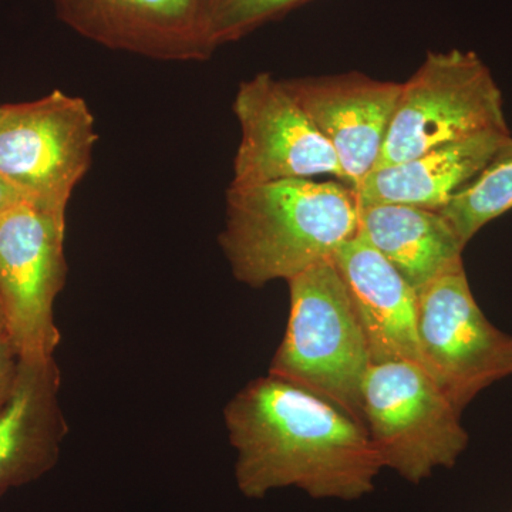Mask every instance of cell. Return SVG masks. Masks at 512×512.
<instances>
[{"label": "cell", "mask_w": 512, "mask_h": 512, "mask_svg": "<svg viewBox=\"0 0 512 512\" xmlns=\"http://www.w3.org/2000/svg\"><path fill=\"white\" fill-rule=\"evenodd\" d=\"M512 208V138L480 174L440 208L467 245L488 222Z\"/></svg>", "instance_id": "2e32d148"}, {"label": "cell", "mask_w": 512, "mask_h": 512, "mask_svg": "<svg viewBox=\"0 0 512 512\" xmlns=\"http://www.w3.org/2000/svg\"><path fill=\"white\" fill-rule=\"evenodd\" d=\"M224 420L239 491L254 500L296 487L316 500L355 501L384 468L365 424L271 373L239 390Z\"/></svg>", "instance_id": "6da1fadb"}, {"label": "cell", "mask_w": 512, "mask_h": 512, "mask_svg": "<svg viewBox=\"0 0 512 512\" xmlns=\"http://www.w3.org/2000/svg\"><path fill=\"white\" fill-rule=\"evenodd\" d=\"M357 228L349 184L291 178L229 185L220 245L235 279L261 288L332 261Z\"/></svg>", "instance_id": "7a4b0ae2"}, {"label": "cell", "mask_w": 512, "mask_h": 512, "mask_svg": "<svg viewBox=\"0 0 512 512\" xmlns=\"http://www.w3.org/2000/svg\"><path fill=\"white\" fill-rule=\"evenodd\" d=\"M96 143V121L82 97L53 90L42 99L3 104L0 175L30 204L66 217Z\"/></svg>", "instance_id": "8992f818"}, {"label": "cell", "mask_w": 512, "mask_h": 512, "mask_svg": "<svg viewBox=\"0 0 512 512\" xmlns=\"http://www.w3.org/2000/svg\"><path fill=\"white\" fill-rule=\"evenodd\" d=\"M2 113H3V106H0V117H2Z\"/></svg>", "instance_id": "44dd1931"}, {"label": "cell", "mask_w": 512, "mask_h": 512, "mask_svg": "<svg viewBox=\"0 0 512 512\" xmlns=\"http://www.w3.org/2000/svg\"><path fill=\"white\" fill-rule=\"evenodd\" d=\"M0 333H2V335L8 336V330H6L5 316H3L2 305H0Z\"/></svg>", "instance_id": "ffe728a7"}, {"label": "cell", "mask_w": 512, "mask_h": 512, "mask_svg": "<svg viewBox=\"0 0 512 512\" xmlns=\"http://www.w3.org/2000/svg\"><path fill=\"white\" fill-rule=\"evenodd\" d=\"M79 35L131 55L163 62H202L214 53L205 36L202 0H53Z\"/></svg>", "instance_id": "30bf717a"}, {"label": "cell", "mask_w": 512, "mask_h": 512, "mask_svg": "<svg viewBox=\"0 0 512 512\" xmlns=\"http://www.w3.org/2000/svg\"><path fill=\"white\" fill-rule=\"evenodd\" d=\"M20 359L8 336L0 333V410L9 402L16 379H18Z\"/></svg>", "instance_id": "ac0fdd59"}, {"label": "cell", "mask_w": 512, "mask_h": 512, "mask_svg": "<svg viewBox=\"0 0 512 512\" xmlns=\"http://www.w3.org/2000/svg\"><path fill=\"white\" fill-rule=\"evenodd\" d=\"M357 232L416 292L464 266L466 245L439 211L412 205H367L359 208Z\"/></svg>", "instance_id": "9a60e30c"}, {"label": "cell", "mask_w": 512, "mask_h": 512, "mask_svg": "<svg viewBox=\"0 0 512 512\" xmlns=\"http://www.w3.org/2000/svg\"><path fill=\"white\" fill-rule=\"evenodd\" d=\"M284 83L332 146L346 183L355 190L375 168L402 83L357 72Z\"/></svg>", "instance_id": "8fae6325"}, {"label": "cell", "mask_w": 512, "mask_h": 512, "mask_svg": "<svg viewBox=\"0 0 512 512\" xmlns=\"http://www.w3.org/2000/svg\"><path fill=\"white\" fill-rule=\"evenodd\" d=\"M66 217L20 202L0 214V305L20 360L53 359L55 303L67 278Z\"/></svg>", "instance_id": "52a82bcc"}, {"label": "cell", "mask_w": 512, "mask_h": 512, "mask_svg": "<svg viewBox=\"0 0 512 512\" xmlns=\"http://www.w3.org/2000/svg\"><path fill=\"white\" fill-rule=\"evenodd\" d=\"M485 131H510L503 93L490 69L474 52L429 53L402 83L373 171Z\"/></svg>", "instance_id": "277c9868"}, {"label": "cell", "mask_w": 512, "mask_h": 512, "mask_svg": "<svg viewBox=\"0 0 512 512\" xmlns=\"http://www.w3.org/2000/svg\"><path fill=\"white\" fill-rule=\"evenodd\" d=\"M308 2L311 0H202L205 36L215 52Z\"/></svg>", "instance_id": "e0dca14e"}, {"label": "cell", "mask_w": 512, "mask_h": 512, "mask_svg": "<svg viewBox=\"0 0 512 512\" xmlns=\"http://www.w3.org/2000/svg\"><path fill=\"white\" fill-rule=\"evenodd\" d=\"M59 393L55 357L20 360L15 390L0 410V497L39 480L59 461L69 433Z\"/></svg>", "instance_id": "4fadbf2b"}, {"label": "cell", "mask_w": 512, "mask_h": 512, "mask_svg": "<svg viewBox=\"0 0 512 512\" xmlns=\"http://www.w3.org/2000/svg\"><path fill=\"white\" fill-rule=\"evenodd\" d=\"M511 138L510 131H485L433 148L413 160L372 171L355 188L357 208L400 204L439 211L494 160Z\"/></svg>", "instance_id": "5bb4252c"}, {"label": "cell", "mask_w": 512, "mask_h": 512, "mask_svg": "<svg viewBox=\"0 0 512 512\" xmlns=\"http://www.w3.org/2000/svg\"><path fill=\"white\" fill-rule=\"evenodd\" d=\"M23 201L26 200L19 194V191L16 190L15 187H12V185L0 175V214H3V212L10 210V208L15 207V205Z\"/></svg>", "instance_id": "d6986e66"}, {"label": "cell", "mask_w": 512, "mask_h": 512, "mask_svg": "<svg viewBox=\"0 0 512 512\" xmlns=\"http://www.w3.org/2000/svg\"><path fill=\"white\" fill-rule=\"evenodd\" d=\"M241 141L231 185L332 175L346 183L335 151L284 80L256 74L239 84L234 106Z\"/></svg>", "instance_id": "9c48e42d"}, {"label": "cell", "mask_w": 512, "mask_h": 512, "mask_svg": "<svg viewBox=\"0 0 512 512\" xmlns=\"http://www.w3.org/2000/svg\"><path fill=\"white\" fill-rule=\"evenodd\" d=\"M417 340L421 367L460 412L512 375V338L485 318L464 266L417 292Z\"/></svg>", "instance_id": "ba28073f"}, {"label": "cell", "mask_w": 512, "mask_h": 512, "mask_svg": "<svg viewBox=\"0 0 512 512\" xmlns=\"http://www.w3.org/2000/svg\"><path fill=\"white\" fill-rule=\"evenodd\" d=\"M460 410L419 363L370 366L362 387L363 424L384 468L419 484L451 468L468 444Z\"/></svg>", "instance_id": "5b68a950"}, {"label": "cell", "mask_w": 512, "mask_h": 512, "mask_svg": "<svg viewBox=\"0 0 512 512\" xmlns=\"http://www.w3.org/2000/svg\"><path fill=\"white\" fill-rule=\"evenodd\" d=\"M288 285V326L269 373L318 394L363 424L362 387L372 360L333 259Z\"/></svg>", "instance_id": "3957f363"}, {"label": "cell", "mask_w": 512, "mask_h": 512, "mask_svg": "<svg viewBox=\"0 0 512 512\" xmlns=\"http://www.w3.org/2000/svg\"><path fill=\"white\" fill-rule=\"evenodd\" d=\"M333 264L365 333L372 365L393 360L420 365L416 289L359 232L338 249Z\"/></svg>", "instance_id": "7c38bea8"}]
</instances>
